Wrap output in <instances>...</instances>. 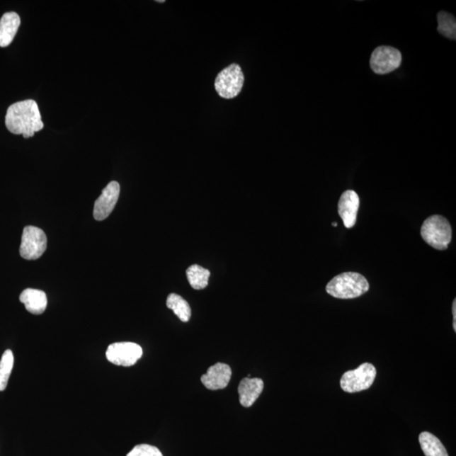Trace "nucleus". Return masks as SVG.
<instances>
[{"mask_svg": "<svg viewBox=\"0 0 456 456\" xmlns=\"http://www.w3.org/2000/svg\"><path fill=\"white\" fill-rule=\"evenodd\" d=\"M6 125L10 132L23 135L25 138L33 137L34 134L45 127L38 105L34 100H25L8 107Z\"/></svg>", "mask_w": 456, "mask_h": 456, "instance_id": "f257e3e1", "label": "nucleus"}, {"mask_svg": "<svg viewBox=\"0 0 456 456\" xmlns=\"http://www.w3.org/2000/svg\"><path fill=\"white\" fill-rule=\"evenodd\" d=\"M370 290L367 279L357 273H345L335 276L326 286V292L340 300H353Z\"/></svg>", "mask_w": 456, "mask_h": 456, "instance_id": "f03ea898", "label": "nucleus"}, {"mask_svg": "<svg viewBox=\"0 0 456 456\" xmlns=\"http://www.w3.org/2000/svg\"><path fill=\"white\" fill-rule=\"evenodd\" d=\"M421 235L425 242L433 249L445 251L452 239V228L445 217L433 215L424 221Z\"/></svg>", "mask_w": 456, "mask_h": 456, "instance_id": "7ed1b4c3", "label": "nucleus"}, {"mask_svg": "<svg viewBox=\"0 0 456 456\" xmlns=\"http://www.w3.org/2000/svg\"><path fill=\"white\" fill-rule=\"evenodd\" d=\"M244 76L239 64H232L222 69L215 81V89L222 98H235L242 91Z\"/></svg>", "mask_w": 456, "mask_h": 456, "instance_id": "20e7f679", "label": "nucleus"}, {"mask_svg": "<svg viewBox=\"0 0 456 456\" xmlns=\"http://www.w3.org/2000/svg\"><path fill=\"white\" fill-rule=\"evenodd\" d=\"M377 371L371 363H365L356 370L346 372L341 379V387L345 392L356 393L370 389L376 378Z\"/></svg>", "mask_w": 456, "mask_h": 456, "instance_id": "39448f33", "label": "nucleus"}, {"mask_svg": "<svg viewBox=\"0 0 456 456\" xmlns=\"http://www.w3.org/2000/svg\"><path fill=\"white\" fill-rule=\"evenodd\" d=\"M47 236L40 228L28 226L24 228L20 247L21 256L25 260L34 261L46 251Z\"/></svg>", "mask_w": 456, "mask_h": 456, "instance_id": "423d86ee", "label": "nucleus"}, {"mask_svg": "<svg viewBox=\"0 0 456 456\" xmlns=\"http://www.w3.org/2000/svg\"><path fill=\"white\" fill-rule=\"evenodd\" d=\"M142 354V346L134 342H116L108 346L106 357L113 365L130 367L137 363Z\"/></svg>", "mask_w": 456, "mask_h": 456, "instance_id": "0eeeda50", "label": "nucleus"}, {"mask_svg": "<svg viewBox=\"0 0 456 456\" xmlns=\"http://www.w3.org/2000/svg\"><path fill=\"white\" fill-rule=\"evenodd\" d=\"M401 54L397 48L389 46L377 47L372 52L370 67L376 74H385L400 67Z\"/></svg>", "mask_w": 456, "mask_h": 456, "instance_id": "6e6552de", "label": "nucleus"}, {"mask_svg": "<svg viewBox=\"0 0 456 456\" xmlns=\"http://www.w3.org/2000/svg\"><path fill=\"white\" fill-rule=\"evenodd\" d=\"M120 194V186L116 181L109 183L102 195L96 200L93 217L96 221H103L109 217L118 203Z\"/></svg>", "mask_w": 456, "mask_h": 456, "instance_id": "1a4fd4ad", "label": "nucleus"}, {"mask_svg": "<svg viewBox=\"0 0 456 456\" xmlns=\"http://www.w3.org/2000/svg\"><path fill=\"white\" fill-rule=\"evenodd\" d=\"M231 377V367L226 363H217L210 367L200 380L208 389L217 390L225 389L230 382Z\"/></svg>", "mask_w": 456, "mask_h": 456, "instance_id": "9d476101", "label": "nucleus"}, {"mask_svg": "<svg viewBox=\"0 0 456 456\" xmlns=\"http://www.w3.org/2000/svg\"><path fill=\"white\" fill-rule=\"evenodd\" d=\"M359 205L360 200L356 192L346 190L341 195L338 203V213L346 228H352L356 224Z\"/></svg>", "mask_w": 456, "mask_h": 456, "instance_id": "9b49d317", "label": "nucleus"}, {"mask_svg": "<svg viewBox=\"0 0 456 456\" xmlns=\"http://www.w3.org/2000/svg\"><path fill=\"white\" fill-rule=\"evenodd\" d=\"M264 389V382L258 378H244L239 385V402L244 407H251L257 401Z\"/></svg>", "mask_w": 456, "mask_h": 456, "instance_id": "f8f14e48", "label": "nucleus"}, {"mask_svg": "<svg viewBox=\"0 0 456 456\" xmlns=\"http://www.w3.org/2000/svg\"><path fill=\"white\" fill-rule=\"evenodd\" d=\"M20 301L29 313L38 315L45 313L47 304L46 293L33 288L25 289L21 292Z\"/></svg>", "mask_w": 456, "mask_h": 456, "instance_id": "ddd939ff", "label": "nucleus"}, {"mask_svg": "<svg viewBox=\"0 0 456 456\" xmlns=\"http://www.w3.org/2000/svg\"><path fill=\"white\" fill-rule=\"evenodd\" d=\"M21 25V18L16 12H7L0 19V47L11 45Z\"/></svg>", "mask_w": 456, "mask_h": 456, "instance_id": "4468645a", "label": "nucleus"}, {"mask_svg": "<svg viewBox=\"0 0 456 456\" xmlns=\"http://www.w3.org/2000/svg\"><path fill=\"white\" fill-rule=\"evenodd\" d=\"M419 443L425 456H449L442 442L431 433H421Z\"/></svg>", "mask_w": 456, "mask_h": 456, "instance_id": "2eb2a0df", "label": "nucleus"}, {"mask_svg": "<svg viewBox=\"0 0 456 456\" xmlns=\"http://www.w3.org/2000/svg\"><path fill=\"white\" fill-rule=\"evenodd\" d=\"M186 275L190 286L195 290H201L208 286L210 270L198 265H193L186 270Z\"/></svg>", "mask_w": 456, "mask_h": 456, "instance_id": "dca6fc26", "label": "nucleus"}, {"mask_svg": "<svg viewBox=\"0 0 456 456\" xmlns=\"http://www.w3.org/2000/svg\"><path fill=\"white\" fill-rule=\"evenodd\" d=\"M166 306L173 311L183 322H188L191 317V309L188 302L181 296L171 293L166 300Z\"/></svg>", "mask_w": 456, "mask_h": 456, "instance_id": "f3484780", "label": "nucleus"}, {"mask_svg": "<svg viewBox=\"0 0 456 456\" xmlns=\"http://www.w3.org/2000/svg\"><path fill=\"white\" fill-rule=\"evenodd\" d=\"M438 32L451 40H455L456 23L455 17L449 13L441 11L438 14Z\"/></svg>", "mask_w": 456, "mask_h": 456, "instance_id": "a211bd4d", "label": "nucleus"}, {"mask_svg": "<svg viewBox=\"0 0 456 456\" xmlns=\"http://www.w3.org/2000/svg\"><path fill=\"white\" fill-rule=\"evenodd\" d=\"M13 366H14V355L11 350H6L0 360V392H4L7 387Z\"/></svg>", "mask_w": 456, "mask_h": 456, "instance_id": "6ab92c4d", "label": "nucleus"}, {"mask_svg": "<svg viewBox=\"0 0 456 456\" xmlns=\"http://www.w3.org/2000/svg\"><path fill=\"white\" fill-rule=\"evenodd\" d=\"M127 456H164V455L155 446L139 445L135 446Z\"/></svg>", "mask_w": 456, "mask_h": 456, "instance_id": "aec40b11", "label": "nucleus"}, {"mask_svg": "<svg viewBox=\"0 0 456 456\" xmlns=\"http://www.w3.org/2000/svg\"><path fill=\"white\" fill-rule=\"evenodd\" d=\"M452 313L454 317L453 326H454V331L455 332L456 331V300H454V302H453Z\"/></svg>", "mask_w": 456, "mask_h": 456, "instance_id": "412c9836", "label": "nucleus"}, {"mask_svg": "<svg viewBox=\"0 0 456 456\" xmlns=\"http://www.w3.org/2000/svg\"><path fill=\"white\" fill-rule=\"evenodd\" d=\"M332 225H333V226H334V227H336V226H337V223H336V222H333V223H332Z\"/></svg>", "mask_w": 456, "mask_h": 456, "instance_id": "4be33fe9", "label": "nucleus"}]
</instances>
